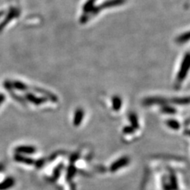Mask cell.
Masks as SVG:
<instances>
[{
	"mask_svg": "<svg viewBox=\"0 0 190 190\" xmlns=\"http://www.w3.org/2000/svg\"><path fill=\"white\" fill-rule=\"evenodd\" d=\"M188 67H189V63H188V56L187 55V56L185 57V59H184L183 62H182L181 69H180V72L179 73H178V82H181V81H183L184 79H185L187 73H188Z\"/></svg>",
	"mask_w": 190,
	"mask_h": 190,
	"instance_id": "cell-1",
	"label": "cell"
},
{
	"mask_svg": "<svg viewBox=\"0 0 190 190\" xmlns=\"http://www.w3.org/2000/svg\"><path fill=\"white\" fill-rule=\"evenodd\" d=\"M129 162V159L127 157H123L121 159H118V160L116 161L115 162L112 164L111 167H110V169L113 172H115V171L118 170L120 168L124 167V166H127V164Z\"/></svg>",
	"mask_w": 190,
	"mask_h": 190,
	"instance_id": "cell-2",
	"label": "cell"
},
{
	"mask_svg": "<svg viewBox=\"0 0 190 190\" xmlns=\"http://www.w3.org/2000/svg\"><path fill=\"white\" fill-rule=\"evenodd\" d=\"M171 102L170 100L165 99L162 98H146L143 101L145 105H154V104H165V103ZM172 103V102H171Z\"/></svg>",
	"mask_w": 190,
	"mask_h": 190,
	"instance_id": "cell-3",
	"label": "cell"
},
{
	"mask_svg": "<svg viewBox=\"0 0 190 190\" xmlns=\"http://www.w3.org/2000/svg\"><path fill=\"white\" fill-rule=\"evenodd\" d=\"M84 113L82 109H78L75 114V117H74V125L79 126L82 122V118H83Z\"/></svg>",
	"mask_w": 190,
	"mask_h": 190,
	"instance_id": "cell-4",
	"label": "cell"
},
{
	"mask_svg": "<svg viewBox=\"0 0 190 190\" xmlns=\"http://www.w3.org/2000/svg\"><path fill=\"white\" fill-rule=\"evenodd\" d=\"M17 151L18 153H23V154H33L35 153L36 149L33 146H20L17 148Z\"/></svg>",
	"mask_w": 190,
	"mask_h": 190,
	"instance_id": "cell-5",
	"label": "cell"
},
{
	"mask_svg": "<svg viewBox=\"0 0 190 190\" xmlns=\"http://www.w3.org/2000/svg\"><path fill=\"white\" fill-rule=\"evenodd\" d=\"M166 124L170 128L174 129V130H178L180 128V124L175 120H168Z\"/></svg>",
	"mask_w": 190,
	"mask_h": 190,
	"instance_id": "cell-6",
	"label": "cell"
},
{
	"mask_svg": "<svg viewBox=\"0 0 190 190\" xmlns=\"http://www.w3.org/2000/svg\"><path fill=\"white\" fill-rule=\"evenodd\" d=\"M28 98L30 101H31V102H33L36 105H40L41 103L44 102V100L43 98H37V97H34L31 94H28Z\"/></svg>",
	"mask_w": 190,
	"mask_h": 190,
	"instance_id": "cell-7",
	"label": "cell"
},
{
	"mask_svg": "<svg viewBox=\"0 0 190 190\" xmlns=\"http://www.w3.org/2000/svg\"><path fill=\"white\" fill-rule=\"evenodd\" d=\"M120 106H121V99L118 97H115L113 99V107L115 110H119Z\"/></svg>",
	"mask_w": 190,
	"mask_h": 190,
	"instance_id": "cell-8",
	"label": "cell"
},
{
	"mask_svg": "<svg viewBox=\"0 0 190 190\" xmlns=\"http://www.w3.org/2000/svg\"><path fill=\"white\" fill-rule=\"evenodd\" d=\"M130 120H131V122H132V124L133 127H138V121H137V118H136V116L132 114L131 115H130Z\"/></svg>",
	"mask_w": 190,
	"mask_h": 190,
	"instance_id": "cell-9",
	"label": "cell"
},
{
	"mask_svg": "<svg viewBox=\"0 0 190 190\" xmlns=\"http://www.w3.org/2000/svg\"><path fill=\"white\" fill-rule=\"evenodd\" d=\"M162 111L165 112V113H168V114H174V113H175L176 110H175L174 109L170 108V107L166 106V107H163V108H162Z\"/></svg>",
	"mask_w": 190,
	"mask_h": 190,
	"instance_id": "cell-10",
	"label": "cell"
},
{
	"mask_svg": "<svg viewBox=\"0 0 190 190\" xmlns=\"http://www.w3.org/2000/svg\"><path fill=\"white\" fill-rule=\"evenodd\" d=\"M134 131V128H133V127H125L124 130V132H127V133H129V132H131Z\"/></svg>",
	"mask_w": 190,
	"mask_h": 190,
	"instance_id": "cell-11",
	"label": "cell"
}]
</instances>
